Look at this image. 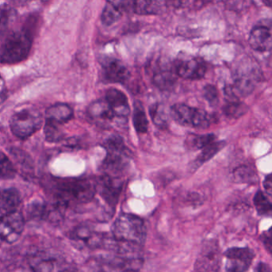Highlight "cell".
<instances>
[{
  "instance_id": "1",
  "label": "cell",
  "mask_w": 272,
  "mask_h": 272,
  "mask_svg": "<svg viewBox=\"0 0 272 272\" xmlns=\"http://www.w3.org/2000/svg\"><path fill=\"white\" fill-rule=\"evenodd\" d=\"M33 32V27L26 24L22 29L9 34L1 48L0 61L11 65L25 60L31 50Z\"/></svg>"
},
{
  "instance_id": "2",
  "label": "cell",
  "mask_w": 272,
  "mask_h": 272,
  "mask_svg": "<svg viewBox=\"0 0 272 272\" xmlns=\"http://www.w3.org/2000/svg\"><path fill=\"white\" fill-rule=\"evenodd\" d=\"M113 237L119 242L142 247L146 241L147 230L142 218L128 213H122L112 226Z\"/></svg>"
},
{
  "instance_id": "3",
  "label": "cell",
  "mask_w": 272,
  "mask_h": 272,
  "mask_svg": "<svg viewBox=\"0 0 272 272\" xmlns=\"http://www.w3.org/2000/svg\"><path fill=\"white\" fill-rule=\"evenodd\" d=\"M96 192V183L91 180L75 179L60 182L58 187V202L61 207L70 204L88 203L93 200Z\"/></svg>"
},
{
  "instance_id": "4",
  "label": "cell",
  "mask_w": 272,
  "mask_h": 272,
  "mask_svg": "<svg viewBox=\"0 0 272 272\" xmlns=\"http://www.w3.org/2000/svg\"><path fill=\"white\" fill-rule=\"evenodd\" d=\"M106 156L102 167L107 175H118L124 172L130 160V150L127 148L122 138L119 135L109 137L104 143Z\"/></svg>"
},
{
  "instance_id": "5",
  "label": "cell",
  "mask_w": 272,
  "mask_h": 272,
  "mask_svg": "<svg viewBox=\"0 0 272 272\" xmlns=\"http://www.w3.org/2000/svg\"><path fill=\"white\" fill-rule=\"evenodd\" d=\"M170 115L178 124L196 129H208L216 122L214 114L185 104H175L170 109Z\"/></svg>"
},
{
  "instance_id": "6",
  "label": "cell",
  "mask_w": 272,
  "mask_h": 272,
  "mask_svg": "<svg viewBox=\"0 0 272 272\" xmlns=\"http://www.w3.org/2000/svg\"><path fill=\"white\" fill-rule=\"evenodd\" d=\"M43 123L42 114L34 109H24L11 117L10 127L13 134L26 139L39 130Z\"/></svg>"
},
{
  "instance_id": "7",
  "label": "cell",
  "mask_w": 272,
  "mask_h": 272,
  "mask_svg": "<svg viewBox=\"0 0 272 272\" xmlns=\"http://www.w3.org/2000/svg\"><path fill=\"white\" fill-rule=\"evenodd\" d=\"M25 219L22 213L15 211L3 213L0 212V240L11 242L17 241L24 232Z\"/></svg>"
},
{
  "instance_id": "8",
  "label": "cell",
  "mask_w": 272,
  "mask_h": 272,
  "mask_svg": "<svg viewBox=\"0 0 272 272\" xmlns=\"http://www.w3.org/2000/svg\"><path fill=\"white\" fill-rule=\"evenodd\" d=\"M173 70L180 78L188 80H199L205 77L207 65L200 58L182 56L178 58L173 64Z\"/></svg>"
},
{
  "instance_id": "9",
  "label": "cell",
  "mask_w": 272,
  "mask_h": 272,
  "mask_svg": "<svg viewBox=\"0 0 272 272\" xmlns=\"http://www.w3.org/2000/svg\"><path fill=\"white\" fill-rule=\"evenodd\" d=\"M221 264V253L217 242L212 240L203 244L195 263L198 272H217Z\"/></svg>"
},
{
  "instance_id": "10",
  "label": "cell",
  "mask_w": 272,
  "mask_h": 272,
  "mask_svg": "<svg viewBox=\"0 0 272 272\" xmlns=\"http://www.w3.org/2000/svg\"><path fill=\"white\" fill-rule=\"evenodd\" d=\"M227 259L226 271L242 272L248 270L253 261L255 254L248 247H232L224 252Z\"/></svg>"
},
{
  "instance_id": "11",
  "label": "cell",
  "mask_w": 272,
  "mask_h": 272,
  "mask_svg": "<svg viewBox=\"0 0 272 272\" xmlns=\"http://www.w3.org/2000/svg\"><path fill=\"white\" fill-rule=\"evenodd\" d=\"M122 188L123 182L118 177L107 174L101 177L96 182L97 191L110 207L116 206Z\"/></svg>"
},
{
  "instance_id": "12",
  "label": "cell",
  "mask_w": 272,
  "mask_h": 272,
  "mask_svg": "<svg viewBox=\"0 0 272 272\" xmlns=\"http://www.w3.org/2000/svg\"><path fill=\"white\" fill-rule=\"evenodd\" d=\"M260 74L255 71V68H239L234 75V86L232 87V91L237 94L241 96H247L254 91L255 83L259 80Z\"/></svg>"
},
{
  "instance_id": "13",
  "label": "cell",
  "mask_w": 272,
  "mask_h": 272,
  "mask_svg": "<svg viewBox=\"0 0 272 272\" xmlns=\"http://www.w3.org/2000/svg\"><path fill=\"white\" fill-rule=\"evenodd\" d=\"M72 240L82 242L91 248H98L110 242L109 239L99 232H95L90 226H78L71 233Z\"/></svg>"
},
{
  "instance_id": "14",
  "label": "cell",
  "mask_w": 272,
  "mask_h": 272,
  "mask_svg": "<svg viewBox=\"0 0 272 272\" xmlns=\"http://www.w3.org/2000/svg\"><path fill=\"white\" fill-rule=\"evenodd\" d=\"M102 74L107 83H124L130 77L126 66L116 59H106L102 62Z\"/></svg>"
},
{
  "instance_id": "15",
  "label": "cell",
  "mask_w": 272,
  "mask_h": 272,
  "mask_svg": "<svg viewBox=\"0 0 272 272\" xmlns=\"http://www.w3.org/2000/svg\"><path fill=\"white\" fill-rule=\"evenodd\" d=\"M105 99L110 105L116 119L127 121L130 114V107L126 95L119 90L112 88L106 91Z\"/></svg>"
},
{
  "instance_id": "16",
  "label": "cell",
  "mask_w": 272,
  "mask_h": 272,
  "mask_svg": "<svg viewBox=\"0 0 272 272\" xmlns=\"http://www.w3.org/2000/svg\"><path fill=\"white\" fill-rule=\"evenodd\" d=\"M248 42L251 48L258 52L272 50V30L265 25L255 26L249 34Z\"/></svg>"
},
{
  "instance_id": "17",
  "label": "cell",
  "mask_w": 272,
  "mask_h": 272,
  "mask_svg": "<svg viewBox=\"0 0 272 272\" xmlns=\"http://www.w3.org/2000/svg\"><path fill=\"white\" fill-rule=\"evenodd\" d=\"M74 111L69 105L65 103L55 104L46 111V121L61 125L71 120Z\"/></svg>"
},
{
  "instance_id": "18",
  "label": "cell",
  "mask_w": 272,
  "mask_h": 272,
  "mask_svg": "<svg viewBox=\"0 0 272 272\" xmlns=\"http://www.w3.org/2000/svg\"><path fill=\"white\" fill-rule=\"evenodd\" d=\"M88 114L93 120L101 123L111 122L116 119L106 99L93 101L88 108Z\"/></svg>"
},
{
  "instance_id": "19",
  "label": "cell",
  "mask_w": 272,
  "mask_h": 272,
  "mask_svg": "<svg viewBox=\"0 0 272 272\" xmlns=\"http://www.w3.org/2000/svg\"><path fill=\"white\" fill-rule=\"evenodd\" d=\"M20 205V194L16 188L0 189V212L3 213L17 211Z\"/></svg>"
},
{
  "instance_id": "20",
  "label": "cell",
  "mask_w": 272,
  "mask_h": 272,
  "mask_svg": "<svg viewBox=\"0 0 272 272\" xmlns=\"http://www.w3.org/2000/svg\"><path fill=\"white\" fill-rule=\"evenodd\" d=\"M225 145L226 143L224 142L215 141L205 148L202 149L201 153L199 154L194 161L192 163L191 169L193 171H196V169L204 165L205 162L209 161L210 159L212 158L213 156L216 155L220 150H223Z\"/></svg>"
},
{
  "instance_id": "21",
  "label": "cell",
  "mask_w": 272,
  "mask_h": 272,
  "mask_svg": "<svg viewBox=\"0 0 272 272\" xmlns=\"http://www.w3.org/2000/svg\"><path fill=\"white\" fill-rule=\"evenodd\" d=\"M232 180L237 183H255L257 181V174L253 165H241L232 172Z\"/></svg>"
},
{
  "instance_id": "22",
  "label": "cell",
  "mask_w": 272,
  "mask_h": 272,
  "mask_svg": "<svg viewBox=\"0 0 272 272\" xmlns=\"http://www.w3.org/2000/svg\"><path fill=\"white\" fill-rule=\"evenodd\" d=\"M175 74L174 70H171L166 68L160 69L156 72L153 76V83L162 91H169L171 90L176 83Z\"/></svg>"
},
{
  "instance_id": "23",
  "label": "cell",
  "mask_w": 272,
  "mask_h": 272,
  "mask_svg": "<svg viewBox=\"0 0 272 272\" xmlns=\"http://www.w3.org/2000/svg\"><path fill=\"white\" fill-rule=\"evenodd\" d=\"M29 264L34 272H51L55 268V260L45 253H38L31 256Z\"/></svg>"
},
{
  "instance_id": "24",
  "label": "cell",
  "mask_w": 272,
  "mask_h": 272,
  "mask_svg": "<svg viewBox=\"0 0 272 272\" xmlns=\"http://www.w3.org/2000/svg\"><path fill=\"white\" fill-rule=\"evenodd\" d=\"M216 137L210 134H189L186 138L185 146L190 150H202L215 142Z\"/></svg>"
},
{
  "instance_id": "25",
  "label": "cell",
  "mask_w": 272,
  "mask_h": 272,
  "mask_svg": "<svg viewBox=\"0 0 272 272\" xmlns=\"http://www.w3.org/2000/svg\"><path fill=\"white\" fill-rule=\"evenodd\" d=\"M123 12L121 11L112 0H107L101 14V22L106 27L111 26L122 17Z\"/></svg>"
},
{
  "instance_id": "26",
  "label": "cell",
  "mask_w": 272,
  "mask_h": 272,
  "mask_svg": "<svg viewBox=\"0 0 272 272\" xmlns=\"http://www.w3.org/2000/svg\"><path fill=\"white\" fill-rule=\"evenodd\" d=\"M133 122L137 133H146L148 130L149 121L143 106L140 101H135L133 107Z\"/></svg>"
},
{
  "instance_id": "27",
  "label": "cell",
  "mask_w": 272,
  "mask_h": 272,
  "mask_svg": "<svg viewBox=\"0 0 272 272\" xmlns=\"http://www.w3.org/2000/svg\"><path fill=\"white\" fill-rule=\"evenodd\" d=\"M158 0H133L132 12L137 15H152L158 12Z\"/></svg>"
},
{
  "instance_id": "28",
  "label": "cell",
  "mask_w": 272,
  "mask_h": 272,
  "mask_svg": "<svg viewBox=\"0 0 272 272\" xmlns=\"http://www.w3.org/2000/svg\"><path fill=\"white\" fill-rule=\"evenodd\" d=\"M26 212L28 218L30 219H46L50 215V212L46 204L39 201H34L30 203Z\"/></svg>"
},
{
  "instance_id": "29",
  "label": "cell",
  "mask_w": 272,
  "mask_h": 272,
  "mask_svg": "<svg viewBox=\"0 0 272 272\" xmlns=\"http://www.w3.org/2000/svg\"><path fill=\"white\" fill-rule=\"evenodd\" d=\"M150 114L152 122L160 129H165L168 125V115L165 112V108L160 104H155L150 106Z\"/></svg>"
},
{
  "instance_id": "30",
  "label": "cell",
  "mask_w": 272,
  "mask_h": 272,
  "mask_svg": "<svg viewBox=\"0 0 272 272\" xmlns=\"http://www.w3.org/2000/svg\"><path fill=\"white\" fill-rule=\"evenodd\" d=\"M247 111V106L239 100H230L224 107V114L230 119H239L244 115Z\"/></svg>"
},
{
  "instance_id": "31",
  "label": "cell",
  "mask_w": 272,
  "mask_h": 272,
  "mask_svg": "<svg viewBox=\"0 0 272 272\" xmlns=\"http://www.w3.org/2000/svg\"><path fill=\"white\" fill-rule=\"evenodd\" d=\"M254 205L259 215L267 216L272 215V206L271 201L268 200V196L260 190L255 195Z\"/></svg>"
},
{
  "instance_id": "32",
  "label": "cell",
  "mask_w": 272,
  "mask_h": 272,
  "mask_svg": "<svg viewBox=\"0 0 272 272\" xmlns=\"http://www.w3.org/2000/svg\"><path fill=\"white\" fill-rule=\"evenodd\" d=\"M16 169L9 157L3 152H0V178L3 180H11L15 178Z\"/></svg>"
},
{
  "instance_id": "33",
  "label": "cell",
  "mask_w": 272,
  "mask_h": 272,
  "mask_svg": "<svg viewBox=\"0 0 272 272\" xmlns=\"http://www.w3.org/2000/svg\"><path fill=\"white\" fill-rule=\"evenodd\" d=\"M60 125L46 121L44 127V134L47 142H57L62 139L64 134L60 129Z\"/></svg>"
},
{
  "instance_id": "34",
  "label": "cell",
  "mask_w": 272,
  "mask_h": 272,
  "mask_svg": "<svg viewBox=\"0 0 272 272\" xmlns=\"http://www.w3.org/2000/svg\"><path fill=\"white\" fill-rule=\"evenodd\" d=\"M203 96L211 106H216L219 103V93L212 85H207L203 90Z\"/></svg>"
},
{
  "instance_id": "35",
  "label": "cell",
  "mask_w": 272,
  "mask_h": 272,
  "mask_svg": "<svg viewBox=\"0 0 272 272\" xmlns=\"http://www.w3.org/2000/svg\"><path fill=\"white\" fill-rule=\"evenodd\" d=\"M11 14L6 9L0 7V37L4 34L8 28Z\"/></svg>"
},
{
  "instance_id": "36",
  "label": "cell",
  "mask_w": 272,
  "mask_h": 272,
  "mask_svg": "<svg viewBox=\"0 0 272 272\" xmlns=\"http://www.w3.org/2000/svg\"><path fill=\"white\" fill-rule=\"evenodd\" d=\"M272 228H269L267 232H264V234L262 235L261 240L264 242V246L266 247L269 253H272Z\"/></svg>"
},
{
  "instance_id": "37",
  "label": "cell",
  "mask_w": 272,
  "mask_h": 272,
  "mask_svg": "<svg viewBox=\"0 0 272 272\" xmlns=\"http://www.w3.org/2000/svg\"><path fill=\"white\" fill-rule=\"evenodd\" d=\"M264 187L265 190H266L267 193H268L269 196H272V175H271V174L267 176L266 178L264 180Z\"/></svg>"
},
{
  "instance_id": "38",
  "label": "cell",
  "mask_w": 272,
  "mask_h": 272,
  "mask_svg": "<svg viewBox=\"0 0 272 272\" xmlns=\"http://www.w3.org/2000/svg\"><path fill=\"white\" fill-rule=\"evenodd\" d=\"M255 271L259 272H271L272 269H271L270 267L268 266V264H264V263H260L255 268Z\"/></svg>"
},
{
  "instance_id": "39",
  "label": "cell",
  "mask_w": 272,
  "mask_h": 272,
  "mask_svg": "<svg viewBox=\"0 0 272 272\" xmlns=\"http://www.w3.org/2000/svg\"><path fill=\"white\" fill-rule=\"evenodd\" d=\"M165 1H166L167 4L175 6V7H179V6H183L187 0H165Z\"/></svg>"
},
{
  "instance_id": "40",
  "label": "cell",
  "mask_w": 272,
  "mask_h": 272,
  "mask_svg": "<svg viewBox=\"0 0 272 272\" xmlns=\"http://www.w3.org/2000/svg\"><path fill=\"white\" fill-rule=\"evenodd\" d=\"M6 94L5 93H0V104L2 103V101H4L5 99H6Z\"/></svg>"
},
{
  "instance_id": "41",
  "label": "cell",
  "mask_w": 272,
  "mask_h": 272,
  "mask_svg": "<svg viewBox=\"0 0 272 272\" xmlns=\"http://www.w3.org/2000/svg\"><path fill=\"white\" fill-rule=\"evenodd\" d=\"M264 4L266 5L268 7L272 6V0H262Z\"/></svg>"
},
{
  "instance_id": "42",
  "label": "cell",
  "mask_w": 272,
  "mask_h": 272,
  "mask_svg": "<svg viewBox=\"0 0 272 272\" xmlns=\"http://www.w3.org/2000/svg\"><path fill=\"white\" fill-rule=\"evenodd\" d=\"M42 1L43 2H48V1H50V0H42Z\"/></svg>"
},
{
  "instance_id": "43",
  "label": "cell",
  "mask_w": 272,
  "mask_h": 272,
  "mask_svg": "<svg viewBox=\"0 0 272 272\" xmlns=\"http://www.w3.org/2000/svg\"></svg>"
}]
</instances>
